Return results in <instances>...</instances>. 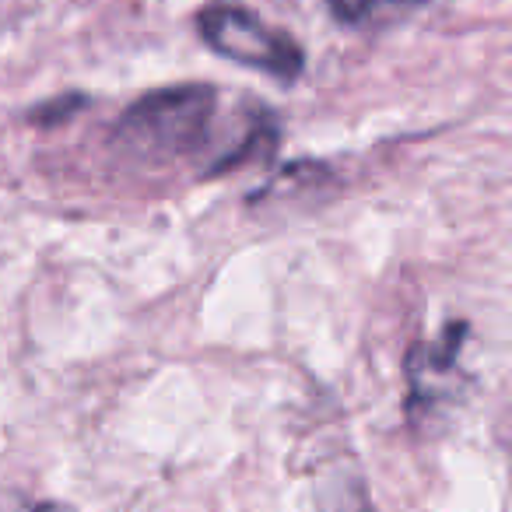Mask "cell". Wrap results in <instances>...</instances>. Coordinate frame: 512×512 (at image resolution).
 Returning <instances> with one entry per match:
<instances>
[{"label":"cell","instance_id":"obj_4","mask_svg":"<svg viewBox=\"0 0 512 512\" xmlns=\"http://www.w3.org/2000/svg\"><path fill=\"white\" fill-rule=\"evenodd\" d=\"M327 4H330V15H334L337 22L365 25L376 15H383V11L397 8L400 0H327Z\"/></svg>","mask_w":512,"mask_h":512},{"label":"cell","instance_id":"obj_3","mask_svg":"<svg viewBox=\"0 0 512 512\" xmlns=\"http://www.w3.org/2000/svg\"><path fill=\"white\" fill-rule=\"evenodd\" d=\"M316 512H372L362 477L348 474V470L323 477L320 488H316Z\"/></svg>","mask_w":512,"mask_h":512},{"label":"cell","instance_id":"obj_2","mask_svg":"<svg viewBox=\"0 0 512 512\" xmlns=\"http://www.w3.org/2000/svg\"><path fill=\"white\" fill-rule=\"evenodd\" d=\"M197 29L214 53L239 67H249V71H264L278 81H295L306 67V53L288 32L274 29L264 18L242 8H228V4L207 8L197 18Z\"/></svg>","mask_w":512,"mask_h":512},{"label":"cell","instance_id":"obj_1","mask_svg":"<svg viewBox=\"0 0 512 512\" xmlns=\"http://www.w3.org/2000/svg\"><path fill=\"white\" fill-rule=\"evenodd\" d=\"M218 95L211 85H172L141 95L113 127V148L134 162L162 165L197 155L211 137Z\"/></svg>","mask_w":512,"mask_h":512},{"label":"cell","instance_id":"obj_5","mask_svg":"<svg viewBox=\"0 0 512 512\" xmlns=\"http://www.w3.org/2000/svg\"><path fill=\"white\" fill-rule=\"evenodd\" d=\"M32 512H67L64 505H36Z\"/></svg>","mask_w":512,"mask_h":512}]
</instances>
